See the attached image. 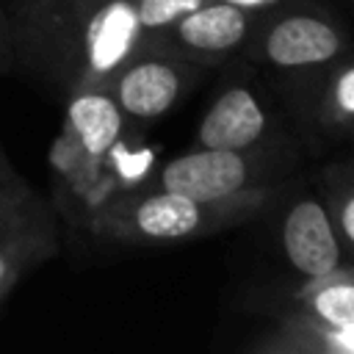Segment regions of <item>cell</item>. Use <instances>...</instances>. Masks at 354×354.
<instances>
[{
  "instance_id": "1",
  "label": "cell",
  "mask_w": 354,
  "mask_h": 354,
  "mask_svg": "<svg viewBox=\"0 0 354 354\" xmlns=\"http://www.w3.org/2000/svg\"><path fill=\"white\" fill-rule=\"evenodd\" d=\"M11 66L66 100L105 88L136 53V0H0Z\"/></svg>"
},
{
  "instance_id": "11",
  "label": "cell",
  "mask_w": 354,
  "mask_h": 354,
  "mask_svg": "<svg viewBox=\"0 0 354 354\" xmlns=\"http://www.w3.org/2000/svg\"><path fill=\"white\" fill-rule=\"evenodd\" d=\"M252 354H354V329L329 326L304 313H271L266 326L249 346Z\"/></svg>"
},
{
  "instance_id": "8",
  "label": "cell",
  "mask_w": 354,
  "mask_h": 354,
  "mask_svg": "<svg viewBox=\"0 0 354 354\" xmlns=\"http://www.w3.org/2000/svg\"><path fill=\"white\" fill-rule=\"evenodd\" d=\"M288 144L301 141L293 130L285 127L279 111H274L266 102V97H260L246 83H232L224 91H218L216 100L207 105L205 116L199 119L194 136V147L235 152L274 149Z\"/></svg>"
},
{
  "instance_id": "9",
  "label": "cell",
  "mask_w": 354,
  "mask_h": 354,
  "mask_svg": "<svg viewBox=\"0 0 354 354\" xmlns=\"http://www.w3.org/2000/svg\"><path fill=\"white\" fill-rule=\"evenodd\" d=\"M277 205L279 252L293 277H324L337 268H351V260L343 254L332 221L313 188L293 191V183H288L277 194Z\"/></svg>"
},
{
  "instance_id": "6",
  "label": "cell",
  "mask_w": 354,
  "mask_h": 354,
  "mask_svg": "<svg viewBox=\"0 0 354 354\" xmlns=\"http://www.w3.org/2000/svg\"><path fill=\"white\" fill-rule=\"evenodd\" d=\"M207 66L163 53H133L108 80V94L127 127H147L163 119L205 75Z\"/></svg>"
},
{
  "instance_id": "10",
  "label": "cell",
  "mask_w": 354,
  "mask_h": 354,
  "mask_svg": "<svg viewBox=\"0 0 354 354\" xmlns=\"http://www.w3.org/2000/svg\"><path fill=\"white\" fill-rule=\"evenodd\" d=\"M58 252V227L50 205L36 194L0 224V301L25 274Z\"/></svg>"
},
{
  "instance_id": "12",
  "label": "cell",
  "mask_w": 354,
  "mask_h": 354,
  "mask_svg": "<svg viewBox=\"0 0 354 354\" xmlns=\"http://www.w3.org/2000/svg\"><path fill=\"white\" fill-rule=\"evenodd\" d=\"M304 313L329 326L354 329V268H337L324 277H296L268 313Z\"/></svg>"
},
{
  "instance_id": "16",
  "label": "cell",
  "mask_w": 354,
  "mask_h": 354,
  "mask_svg": "<svg viewBox=\"0 0 354 354\" xmlns=\"http://www.w3.org/2000/svg\"><path fill=\"white\" fill-rule=\"evenodd\" d=\"M36 191L25 183V180H17V183H6L0 185V224L8 221L28 199H33Z\"/></svg>"
},
{
  "instance_id": "17",
  "label": "cell",
  "mask_w": 354,
  "mask_h": 354,
  "mask_svg": "<svg viewBox=\"0 0 354 354\" xmlns=\"http://www.w3.org/2000/svg\"><path fill=\"white\" fill-rule=\"evenodd\" d=\"M11 69V47H8V30H6V14L0 6V75Z\"/></svg>"
},
{
  "instance_id": "13",
  "label": "cell",
  "mask_w": 354,
  "mask_h": 354,
  "mask_svg": "<svg viewBox=\"0 0 354 354\" xmlns=\"http://www.w3.org/2000/svg\"><path fill=\"white\" fill-rule=\"evenodd\" d=\"M66 133L86 155H105L127 130L108 88H83L64 100Z\"/></svg>"
},
{
  "instance_id": "14",
  "label": "cell",
  "mask_w": 354,
  "mask_h": 354,
  "mask_svg": "<svg viewBox=\"0 0 354 354\" xmlns=\"http://www.w3.org/2000/svg\"><path fill=\"white\" fill-rule=\"evenodd\" d=\"M315 194L332 221L343 254L354 263V174L351 163L340 160L326 166L315 180Z\"/></svg>"
},
{
  "instance_id": "18",
  "label": "cell",
  "mask_w": 354,
  "mask_h": 354,
  "mask_svg": "<svg viewBox=\"0 0 354 354\" xmlns=\"http://www.w3.org/2000/svg\"><path fill=\"white\" fill-rule=\"evenodd\" d=\"M17 180H22V177H19L17 169L11 166V160H8L6 149H3V141H0V185H6V183H17Z\"/></svg>"
},
{
  "instance_id": "4",
  "label": "cell",
  "mask_w": 354,
  "mask_h": 354,
  "mask_svg": "<svg viewBox=\"0 0 354 354\" xmlns=\"http://www.w3.org/2000/svg\"><path fill=\"white\" fill-rule=\"evenodd\" d=\"M351 53L343 22L315 3H288L266 8L241 50L252 64L268 66L277 75L318 69Z\"/></svg>"
},
{
  "instance_id": "2",
  "label": "cell",
  "mask_w": 354,
  "mask_h": 354,
  "mask_svg": "<svg viewBox=\"0 0 354 354\" xmlns=\"http://www.w3.org/2000/svg\"><path fill=\"white\" fill-rule=\"evenodd\" d=\"M285 185L230 199H194L185 194L147 185L141 191H130L102 202L91 213L88 230L102 241L124 246L188 243L252 221L274 205L277 194Z\"/></svg>"
},
{
  "instance_id": "15",
  "label": "cell",
  "mask_w": 354,
  "mask_h": 354,
  "mask_svg": "<svg viewBox=\"0 0 354 354\" xmlns=\"http://www.w3.org/2000/svg\"><path fill=\"white\" fill-rule=\"evenodd\" d=\"M207 0H136V22H138V41L152 39L155 33H160L163 28H169L171 22H177L180 17H185L188 11L199 8Z\"/></svg>"
},
{
  "instance_id": "5",
  "label": "cell",
  "mask_w": 354,
  "mask_h": 354,
  "mask_svg": "<svg viewBox=\"0 0 354 354\" xmlns=\"http://www.w3.org/2000/svg\"><path fill=\"white\" fill-rule=\"evenodd\" d=\"M290 130L301 144H340L354 130V55L326 66L277 75Z\"/></svg>"
},
{
  "instance_id": "3",
  "label": "cell",
  "mask_w": 354,
  "mask_h": 354,
  "mask_svg": "<svg viewBox=\"0 0 354 354\" xmlns=\"http://www.w3.org/2000/svg\"><path fill=\"white\" fill-rule=\"evenodd\" d=\"M301 149V144L254 152L191 147L163 163L149 185L194 199H230L252 191H268L290 183Z\"/></svg>"
},
{
  "instance_id": "19",
  "label": "cell",
  "mask_w": 354,
  "mask_h": 354,
  "mask_svg": "<svg viewBox=\"0 0 354 354\" xmlns=\"http://www.w3.org/2000/svg\"><path fill=\"white\" fill-rule=\"evenodd\" d=\"M221 3H230V6H238V8H246V11H254V14H263L266 8L277 6L279 0H221Z\"/></svg>"
},
{
  "instance_id": "7",
  "label": "cell",
  "mask_w": 354,
  "mask_h": 354,
  "mask_svg": "<svg viewBox=\"0 0 354 354\" xmlns=\"http://www.w3.org/2000/svg\"><path fill=\"white\" fill-rule=\"evenodd\" d=\"M257 17L260 14L254 11L221 0H207L160 33H155L152 39L141 41L136 53H163L210 69L246 47Z\"/></svg>"
}]
</instances>
